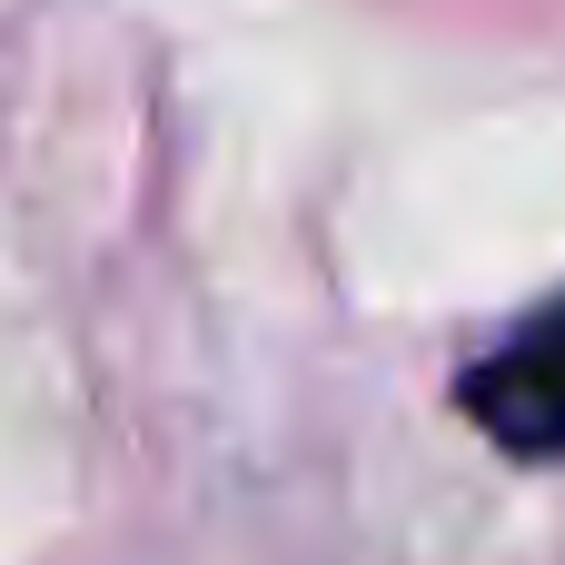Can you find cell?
<instances>
[{"instance_id": "cell-1", "label": "cell", "mask_w": 565, "mask_h": 565, "mask_svg": "<svg viewBox=\"0 0 565 565\" xmlns=\"http://www.w3.org/2000/svg\"><path fill=\"white\" fill-rule=\"evenodd\" d=\"M467 417L516 457H565V298L516 318L507 348L467 367Z\"/></svg>"}]
</instances>
